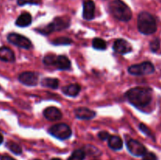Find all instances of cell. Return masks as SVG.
<instances>
[{
	"mask_svg": "<svg viewBox=\"0 0 161 160\" xmlns=\"http://www.w3.org/2000/svg\"><path fill=\"white\" fill-rule=\"evenodd\" d=\"M108 147L111 149L115 151H118L122 149L124 143H123L122 139L119 136L113 135V136H110L109 138H108Z\"/></svg>",
	"mask_w": 161,
	"mask_h": 160,
	"instance_id": "cell-17",
	"label": "cell"
},
{
	"mask_svg": "<svg viewBox=\"0 0 161 160\" xmlns=\"http://www.w3.org/2000/svg\"><path fill=\"white\" fill-rule=\"evenodd\" d=\"M92 45L95 50H104L106 49L107 44L104 39L100 38H95L92 42Z\"/></svg>",
	"mask_w": 161,
	"mask_h": 160,
	"instance_id": "cell-20",
	"label": "cell"
},
{
	"mask_svg": "<svg viewBox=\"0 0 161 160\" xmlns=\"http://www.w3.org/2000/svg\"><path fill=\"white\" fill-rule=\"evenodd\" d=\"M43 115L50 121L59 120L62 117L61 111L56 107H49L43 111Z\"/></svg>",
	"mask_w": 161,
	"mask_h": 160,
	"instance_id": "cell-11",
	"label": "cell"
},
{
	"mask_svg": "<svg viewBox=\"0 0 161 160\" xmlns=\"http://www.w3.org/2000/svg\"><path fill=\"white\" fill-rule=\"evenodd\" d=\"M80 89H81V87H80V85L77 84V83H74V84H70L64 86L61 89V90H62V92L65 95L69 96V97H74L78 95Z\"/></svg>",
	"mask_w": 161,
	"mask_h": 160,
	"instance_id": "cell-15",
	"label": "cell"
},
{
	"mask_svg": "<svg viewBox=\"0 0 161 160\" xmlns=\"http://www.w3.org/2000/svg\"><path fill=\"white\" fill-rule=\"evenodd\" d=\"M113 50L119 54H126L131 51L132 47L127 41L123 39H119L115 41L113 44Z\"/></svg>",
	"mask_w": 161,
	"mask_h": 160,
	"instance_id": "cell-9",
	"label": "cell"
},
{
	"mask_svg": "<svg viewBox=\"0 0 161 160\" xmlns=\"http://www.w3.org/2000/svg\"><path fill=\"white\" fill-rule=\"evenodd\" d=\"M6 146L10 152H12L15 155H20L22 153L21 147L18 144H17V143L9 141V142L6 143Z\"/></svg>",
	"mask_w": 161,
	"mask_h": 160,
	"instance_id": "cell-21",
	"label": "cell"
},
{
	"mask_svg": "<svg viewBox=\"0 0 161 160\" xmlns=\"http://www.w3.org/2000/svg\"><path fill=\"white\" fill-rule=\"evenodd\" d=\"M31 21H32V18H31V14L29 13H23L17 17L15 24L17 26L24 28V27H27L31 24Z\"/></svg>",
	"mask_w": 161,
	"mask_h": 160,
	"instance_id": "cell-16",
	"label": "cell"
},
{
	"mask_svg": "<svg viewBox=\"0 0 161 160\" xmlns=\"http://www.w3.org/2000/svg\"><path fill=\"white\" fill-rule=\"evenodd\" d=\"M142 160H157V157L153 152H146L143 155Z\"/></svg>",
	"mask_w": 161,
	"mask_h": 160,
	"instance_id": "cell-29",
	"label": "cell"
},
{
	"mask_svg": "<svg viewBox=\"0 0 161 160\" xmlns=\"http://www.w3.org/2000/svg\"><path fill=\"white\" fill-rule=\"evenodd\" d=\"M41 85L44 87L51 88V89H57L59 86V81L58 78H45L41 82Z\"/></svg>",
	"mask_w": 161,
	"mask_h": 160,
	"instance_id": "cell-19",
	"label": "cell"
},
{
	"mask_svg": "<svg viewBox=\"0 0 161 160\" xmlns=\"http://www.w3.org/2000/svg\"><path fill=\"white\" fill-rule=\"evenodd\" d=\"M155 68L153 64L149 61L134 64L128 67V72L133 75H146L153 73Z\"/></svg>",
	"mask_w": 161,
	"mask_h": 160,
	"instance_id": "cell-5",
	"label": "cell"
},
{
	"mask_svg": "<svg viewBox=\"0 0 161 160\" xmlns=\"http://www.w3.org/2000/svg\"><path fill=\"white\" fill-rule=\"evenodd\" d=\"M85 152L81 149L74 151L68 160H84Z\"/></svg>",
	"mask_w": 161,
	"mask_h": 160,
	"instance_id": "cell-22",
	"label": "cell"
},
{
	"mask_svg": "<svg viewBox=\"0 0 161 160\" xmlns=\"http://www.w3.org/2000/svg\"><path fill=\"white\" fill-rule=\"evenodd\" d=\"M0 89H1V87H0Z\"/></svg>",
	"mask_w": 161,
	"mask_h": 160,
	"instance_id": "cell-35",
	"label": "cell"
},
{
	"mask_svg": "<svg viewBox=\"0 0 161 160\" xmlns=\"http://www.w3.org/2000/svg\"><path fill=\"white\" fill-rule=\"evenodd\" d=\"M17 5L18 6H24L26 4H39V2L36 0H17Z\"/></svg>",
	"mask_w": 161,
	"mask_h": 160,
	"instance_id": "cell-28",
	"label": "cell"
},
{
	"mask_svg": "<svg viewBox=\"0 0 161 160\" xmlns=\"http://www.w3.org/2000/svg\"><path fill=\"white\" fill-rule=\"evenodd\" d=\"M75 117L80 119H91L95 117L96 112L86 108H78L75 110Z\"/></svg>",
	"mask_w": 161,
	"mask_h": 160,
	"instance_id": "cell-12",
	"label": "cell"
},
{
	"mask_svg": "<svg viewBox=\"0 0 161 160\" xmlns=\"http://www.w3.org/2000/svg\"><path fill=\"white\" fill-rule=\"evenodd\" d=\"M110 135L108 132L106 131H101L100 133H98V137L100 138L102 141H105V140H108Z\"/></svg>",
	"mask_w": 161,
	"mask_h": 160,
	"instance_id": "cell-30",
	"label": "cell"
},
{
	"mask_svg": "<svg viewBox=\"0 0 161 160\" xmlns=\"http://www.w3.org/2000/svg\"><path fill=\"white\" fill-rule=\"evenodd\" d=\"M139 128H140V130H141L142 131L143 133H145V134H146V135H147V136L153 137L152 132H151V130H149V129L148 128V127L146 126V125H145V124H143V123L140 124V125H139Z\"/></svg>",
	"mask_w": 161,
	"mask_h": 160,
	"instance_id": "cell-27",
	"label": "cell"
},
{
	"mask_svg": "<svg viewBox=\"0 0 161 160\" xmlns=\"http://www.w3.org/2000/svg\"><path fill=\"white\" fill-rule=\"evenodd\" d=\"M95 4L92 0H86L83 3V17L85 20H91L94 17Z\"/></svg>",
	"mask_w": 161,
	"mask_h": 160,
	"instance_id": "cell-10",
	"label": "cell"
},
{
	"mask_svg": "<svg viewBox=\"0 0 161 160\" xmlns=\"http://www.w3.org/2000/svg\"><path fill=\"white\" fill-rule=\"evenodd\" d=\"M126 97L130 104L138 108L146 107L152 100L153 91L148 87H135L126 93Z\"/></svg>",
	"mask_w": 161,
	"mask_h": 160,
	"instance_id": "cell-1",
	"label": "cell"
},
{
	"mask_svg": "<svg viewBox=\"0 0 161 160\" xmlns=\"http://www.w3.org/2000/svg\"><path fill=\"white\" fill-rule=\"evenodd\" d=\"M0 60L4 62H14L15 55L14 51L7 46L0 47Z\"/></svg>",
	"mask_w": 161,
	"mask_h": 160,
	"instance_id": "cell-13",
	"label": "cell"
},
{
	"mask_svg": "<svg viewBox=\"0 0 161 160\" xmlns=\"http://www.w3.org/2000/svg\"><path fill=\"white\" fill-rule=\"evenodd\" d=\"M1 160H15L14 158H13L12 157L9 156V155H3L1 157Z\"/></svg>",
	"mask_w": 161,
	"mask_h": 160,
	"instance_id": "cell-31",
	"label": "cell"
},
{
	"mask_svg": "<svg viewBox=\"0 0 161 160\" xmlns=\"http://www.w3.org/2000/svg\"><path fill=\"white\" fill-rule=\"evenodd\" d=\"M53 31H55L54 27H53V24L52 23L46 25L45 27L42 28H39L38 29V31H39L40 34L44 35H50V33L53 32Z\"/></svg>",
	"mask_w": 161,
	"mask_h": 160,
	"instance_id": "cell-24",
	"label": "cell"
},
{
	"mask_svg": "<svg viewBox=\"0 0 161 160\" xmlns=\"http://www.w3.org/2000/svg\"><path fill=\"white\" fill-rule=\"evenodd\" d=\"M112 15L120 21H129L132 17L130 7L122 0H113L108 6Z\"/></svg>",
	"mask_w": 161,
	"mask_h": 160,
	"instance_id": "cell-2",
	"label": "cell"
},
{
	"mask_svg": "<svg viewBox=\"0 0 161 160\" xmlns=\"http://www.w3.org/2000/svg\"><path fill=\"white\" fill-rule=\"evenodd\" d=\"M56 56L54 55H47L43 58V63L46 65H53L54 64Z\"/></svg>",
	"mask_w": 161,
	"mask_h": 160,
	"instance_id": "cell-26",
	"label": "cell"
},
{
	"mask_svg": "<svg viewBox=\"0 0 161 160\" xmlns=\"http://www.w3.org/2000/svg\"><path fill=\"white\" fill-rule=\"evenodd\" d=\"M127 150L135 156H143L147 152L146 147L136 140L130 139L127 142Z\"/></svg>",
	"mask_w": 161,
	"mask_h": 160,
	"instance_id": "cell-7",
	"label": "cell"
},
{
	"mask_svg": "<svg viewBox=\"0 0 161 160\" xmlns=\"http://www.w3.org/2000/svg\"><path fill=\"white\" fill-rule=\"evenodd\" d=\"M53 66H55L58 70H68L71 67V61L65 56H57Z\"/></svg>",
	"mask_w": 161,
	"mask_h": 160,
	"instance_id": "cell-14",
	"label": "cell"
},
{
	"mask_svg": "<svg viewBox=\"0 0 161 160\" xmlns=\"http://www.w3.org/2000/svg\"><path fill=\"white\" fill-rule=\"evenodd\" d=\"M149 46H150V50L153 52L156 53L157 52V50L160 49V41L159 39H154L153 40L151 41L150 44H149Z\"/></svg>",
	"mask_w": 161,
	"mask_h": 160,
	"instance_id": "cell-25",
	"label": "cell"
},
{
	"mask_svg": "<svg viewBox=\"0 0 161 160\" xmlns=\"http://www.w3.org/2000/svg\"><path fill=\"white\" fill-rule=\"evenodd\" d=\"M3 142V135L0 133V144H1Z\"/></svg>",
	"mask_w": 161,
	"mask_h": 160,
	"instance_id": "cell-32",
	"label": "cell"
},
{
	"mask_svg": "<svg viewBox=\"0 0 161 160\" xmlns=\"http://www.w3.org/2000/svg\"><path fill=\"white\" fill-rule=\"evenodd\" d=\"M51 160H61V159H60V158H52Z\"/></svg>",
	"mask_w": 161,
	"mask_h": 160,
	"instance_id": "cell-33",
	"label": "cell"
},
{
	"mask_svg": "<svg viewBox=\"0 0 161 160\" xmlns=\"http://www.w3.org/2000/svg\"><path fill=\"white\" fill-rule=\"evenodd\" d=\"M54 27L55 31H61V30L64 29L69 26V23L68 20H65L64 19L61 18V17H57L52 22Z\"/></svg>",
	"mask_w": 161,
	"mask_h": 160,
	"instance_id": "cell-18",
	"label": "cell"
},
{
	"mask_svg": "<svg viewBox=\"0 0 161 160\" xmlns=\"http://www.w3.org/2000/svg\"><path fill=\"white\" fill-rule=\"evenodd\" d=\"M34 160H40V159H34Z\"/></svg>",
	"mask_w": 161,
	"mask_h": 160,
	"instance_id": "cell-34",
	"label": "cell"
},
{
	"mask_svg": "<svg viewBox=\"0 0 161 160\" xmlns=\"http://www.w3.org/2000/svg\"><path fill=\"white\" fill-rule=\"evenodd\" d=\"M49 133L59 140L69 139L72 135V130L69 125L65 123H58L49 129Z\"/></svg>",
	"mask_w": 161,
	"mask_h": 160,
	"instance_id": "cell-4",
	"label": "cell"
},
{
	"mask_svg": "<svg viewBox=\"0 0 161 160\" xmlns=\"http://www.w3.org/2000/svg\"><path fill=\"white\" fill-rule=\"evenodd\" d=\"M8 42L20 48L28 50L31 47V42L28 38L17 33H10L7 36Z\"/></svg>",
	"mask_w": 161,
	"mask_h": 160,
	"instance_id": "cell-6",
	"label": "cell"
},
{
	"mask_svg": "<svg viewBox=\"0 0 161 160\" xmlns=\"http://www.w3.org/2000/svg\"><path fill=\"white\" fill-rule=\"evenodd\" d=\"M72 39H69V38L67 37H60L58 38V39H54V40L52 42V43L53 45H70L72 43Z\"/></svg>",
	"mask_w": 161,
	"mask_h": 160,
	"instance_id": "cell-23",
	"label": "cell"
},
{
	"mask_svg": "<svg viewBox=\"0 0 161 160\" xmlns=\"http://www.w3.org/2000/svg\"><path fill=\"white\" fill-rule=\"evenodd\" d=\"M18 80L22 84L28 86H35L37 85L39 80V75L33 72H25L20 74Z\"/></svg>",
	"mask_w": 161,
	"mask_h": 160,
	"instance_id": "cell-8",
	"label": "cell"
},
{
	"mask_svg": "<svg viewBox=\"0 0 161 160\" xmlns=\"http://www.w3.org/2000/svg\"><path fill=\"white\" fill-rule=\"evenodd\" d=\"M138 29L143 35H152L157 31V22L155 18L148 12L140 13L138 17Z\"/></svg>",
	"mask_w": 161,
	"mask_h": 160,
	"instance_id": "cell-3",
	"label": "cell"
}]
</instances>
